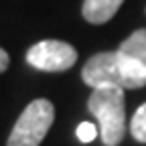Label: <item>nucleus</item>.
<instances>
[{"label":"nucleus","mask_w":146,"mask_h":146,"mask_svg":"<svg viewBox=\"0 0 146 146\" xmlns=\"http://www.w3.org/2000/svg\"><path fill=\"white\" fill-rule=\"evenodd\" d=\"M77 51L65 41H41L27 51V63L41 71H67L75 65Z\"/></svg>","instance_id":"nucleus-4"},{"label":"nucleus","mask_w":146,"mask_h":146,"mask_svg":"<svg viewBox=\"0 0 146 146\" xmlns=\"http://www.w3.org/2000/svg\"><path fill=\"white\" fill-rule=\"evenodd\" d=\"M118 51H122L124 55L136 59L138 63H142L146 67V29L134 31L126 41H122V45H120Z\"/></svg>","instance_id":"nucleus-6"},{"label":"nucleus","mask_w":146,"mask_h":146,"mask_svg":"<svg viewBox=\"0 0 146 146\" xmlns=\"http://www.w3.org/2000/svg\"><path fill=\"white\" fill-rule=\"evenodd\" d=\"M81 79L91 89L104 85L138 89L146 85V67L122 51H104L87 59L81 69Z\"/></svg>","instance_id":"nucleus-1"},{"label":"nucleus","mask_w":146,"mask_h":146,"mask_svg":"<svg viewBox=\"0 0 146 146\" xmlns=\"http://www.w3.org/2000/svg\"><path fill=\"white\" fill-rule=\"evenodd\" d=\"M8 63H10V57H8V53H6L4 49H0V73L8 69Z\"/></svg>","instance_id":"nucleus-9"},{"label":"nucleus","mask_w":146,"mask_h":146,"mask_svg":"<svg viewBox=\"0 0 146 146\" xmlns=\"http://www.w3.org/2000/svg\"><path fill=\"white\" fill-rule=\"evenodd\" d=\"M87 110L100 126V138L106 146H118L126 132L124 89L118 85L96 87L87 100Z\"/></svg>","instance_id":"nucleus-2"},{"label":"nucleus","mask_w":146,"mask_h":146,"mask_svg":"<svg viewBox=\"0 0 146 146\" xmlns=\"http://www.w3.org/2000/svg\"><path fill=\"white\" fill-rule=\"evenodd\" d=\"M130 132L134 140H138L140 144H146V102L134 112L132 122H130Z\"/></svg>","instance_id":"nucleus-7"},{"label":"nucleus","mask_w":146,"mask_h":146,"mask_svg":"<svg viewBox=\"0 0 146 146\" xmlns=\"http://www.w3.org/2000/svg\"><path fill=\"white\" fill-rule=\"evenodd\" d=\"M122 2L124 0H83L81 14L91 25H104L110 18H114Z\"/></svg>","instance_id":"nucleus-5"},{"label":"nucleus","mask_w":146,"mask_h":146,"mask_svg":"<svg viewBox=\"0 0 146 146\" xmlns=\"http://www.w3.org/2000/svg\"><path fill=\"white\" fill-rule=\"evenodd\" d=\"M100 136V126L91 124V122H81L77 126V140L81 142H91Z\"/></svg>","instance_id":"nucleus-8"},{"label":"nucleus","mask_w":146,"mask_h":146,"mask_svg":"<svg viewBox=\"0 0 146 146\" xmlns=\"http://www.w3.org/2000/svg\"><path fill=\"white\" fill-rule=\"evenodd\" d=\"M55 120V108L49 100H33L18 116L6 146H39Z\"/></svg>","instance_id":"nucleus-3"}]
</instances>
